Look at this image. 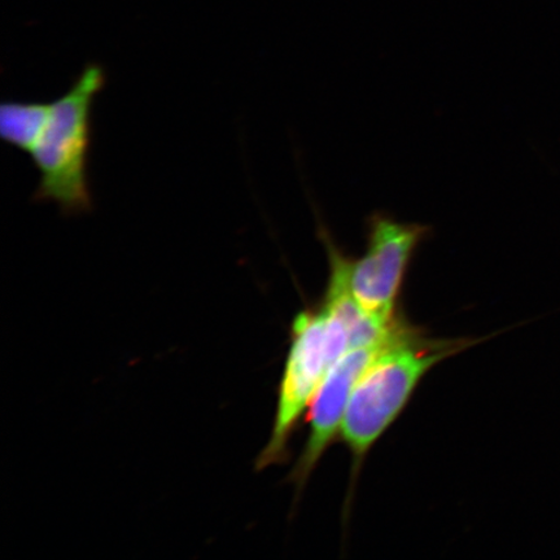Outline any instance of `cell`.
I'll return each mask as SVG.
<instances>
[{"label":"cell","mask_w":560,"mask_h":560,"mask_svg":"<svg viewBox=\"0 0 560 560\" xmlns=\"http://www.w3.org/2000/svg\"><path fill=\"white\" fill-rule=\"evenodd\" d=\"M105 83L102 66L90 62L83 68L66 94L47 103L44 122L27 152L39 173L33 200L52 202L66 217L86 214L94 208L89 156L94 103Z\"/></svg>","instance_id":"cell-1"},{"label":"cell","mask_w":560,"mask_h":560,"mask_svg":"<svg viewBox=\"0 0 560 560\" xmlns=\"http://www.w3.org/2000/svg\"><path fill=\"white\" fill-rule=\"evenodd\" d=\"M474 342L429 340L405 326L382 349L357 382L341 424L354 468L400 417L427 373Z\"/></svg>","instance_id":"cell-2"},{"label":"cell","mask_w":560,"mask_h":560,"mask_svg":"<svg viewBox=\"0 0 560 560\" xmlns=\"http://www.w3.org/2000/svg\"><path fill=\"white\" fill-rule=\"evenodd\" d=\"M431 229L420 223L401 222L376 212L366 221V249L360 257H349L335 244L326 229L320 240L326 252L339 262L350 296L363 313L385 326L400 318L397 306L412 258Z\"/></svg>","instance_id":"cell-3"},{"label":"cell","mask_w":560,"mask_h":560,"mask_svg":"<svg viewBox=\"0 0 560 560\" xmlns=\"http://www.w3.org/2000/svg\"><path fill=\"white\" fill-rule=\"evenodd\" d=\"M341 359L327 330L326 314L317 310L300 312L293 319L291 345L279 383L275 424L256 462V470L283 464L301 417L310 408L328 370Z\"/></svg>","instance_id":"cell-4"},{"label":"cell","mask_w":560,"mask_h":560,"mask_svg":"<svg viewBox=\"0 0 560 560\" xmlns=\"http://www.w3.org/2000/svg\"><path fill=\"white\" fill-rule=\"evenodd\" d=\"M398 332L382 345L349 349L328 370L311 404V412L307 417L310 433H307L304 451L300 454L298 464L291 472V480L299 489L304 487L315 466L324 457L327 447L339 435L350 396L363 371Z\"/></svg>","instance_id":"cell-5"},{"label":"cell","mask_w":560,"mask_h":560,"mask_svg":"<svg viewBox=\"0 0 560 560\" xmlns=\"http://www.w3.org/2000/svg\"><path fill=\"white\" fill-rule=\"evenodd\" d=\"M46 109L47 103L42 102H4L0 107V136L4 142L30 152Z\"/></svg>","instance_id":"cell-6"}]
</instances>
